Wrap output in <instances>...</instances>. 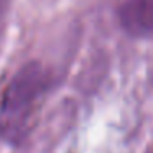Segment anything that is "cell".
<instances>
[{"label": "cell", "instance_id": "obj_1", "mask_svg": "<svg viewBox=\"0 0 153 153\" xmlns=\"http://www.w3.org/2000/svg\"><path fill=\"white\" fill-rule=\"evenodd\" d=\"M48 71L36 61L23 64L13 74L0 100V135L20 142L33 128L48 92Z\"/></svg>", "mask_w": 153, "mask_h": 153}, {"label": "cell", "instance_id": "obj_2", "mask_svg": "<svg viewBox=\"0 0 153 153\" xmlns=\"http://www.w3.org/2000/svg\"><path fill=\"white\" fill-rule=\"evenodd\" d=\"M119 22L135 38H153V0H123Z\"/></svg>", "mask_w": 153, "mask_h": 153}]
</instances>
